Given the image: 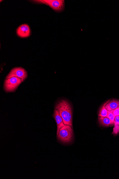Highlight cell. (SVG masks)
I'll return each instance as SVG.
<instances>
[{
  "instance_id": "obj_3",
  "label": "cell",
  "mask_w": 119,
  "mask_h": 179,
  "mask_svg": "<svg viewBox=\"0 0 119 179\" xmlns=\"http://www.w3.org/2000/svg\"><path fill=\"white\" fill-rule=\"evenodd\" d=\"M74 136L73 128L70 125H65L59 131L57 137L64 143H68L72 141Z\"/></svg>"
},
{
  "instance_id": "obj_11",
  "label": "cell",
  "mask_w": 119,
  "mask_h": 179,
  "mask_svg": "<svg viewBox=\"0 0 119 179\" xmlns=\"http://www.w3.org/2000/svg\"><path fill=\"white\" fill-rule=\"evenodd\" d=\"M113 110H111V111L108 110L107 115L106 117L108 118L113 123H114L115 116L113 115Z\"/></svg>"
},
{
  "instance_id": "obj_8",
  "label": "cell",
  "mask_w": 119,
  "mask_h": 179,
  "mask_svg": "<svg viewBox=\"0 0 119 179\" xmlns=\"http://www.w3.org/2000/svg\"><path fill=\"white\" fill-rule=\"evenodd\" d=\"M106 109L109 111H111L119 107V101L116 99L110 100L105 106Z\"/></svg>"
},
{
  "instance_id": "obj_7",
  "label": "cell",
  "mask_w": 119,
  "mask_h": 179,
  "mask_svg": "<svg viewBox=\"0 0 119 179\" xmlns=\"http://www.w3.org/2000/svg\"><path fill=\"white\" fill-rule=\"evenodd\" d=\"M53 117L54 119L57 126V136H58L59 132L60 129L65 125L63 119L57 110L55 109L54 112Z\"/></svg>"
},
{
  "instance_id": "obj_5",
  "label": "cell",
  "mask_w": 119,
  "mask_h": 179,
  "mask_svg": "<svg viewBox=\"0 0 119 179\" xmlns=\"http://www.w3.org/2000/svg\"><path fill=\"white\" fill-rule=\"evenodd\" d=\"M28 76L27 71L23 68L17 67L13 68L9 72L5 78L7 79L13 77H17L21 79L23 82L27 78Z\"/></svg>"
},
{
  "instance_id": "obj_1",
  "label": "cell",
  "mask_w": 119,
  "mask_h": 179,
  "mask_svg": "<svg viewBox=\"0 0 119 179\" xmlns=\"http://www.w3.org/2000/svg\"><path fill=\"white\" fill-rule=\"evenodd\" d=\"M55 109L58 111L65 125H72V112L71 106L68 101L62 100L57 103Z\"/></svg>"
},
{
  "instance_id": "obj_10",
  "label": "cell",
  "mask_w": 119,
  "mask_h": 179,
  "mask_svg": "<svg viewBox=\"0 0 119 179\" xmlns=\"http://www.w3.org/2000/svg\"><path fill=\"white\" fill-rule=\"evenodd\" d=\"M110 100H108L105 102L102 105L101 108H100L99 114H98V117H106L107 114V110L106 108V106Z\"/></svg>"
},
{
  "instance_id": "obj_12",
  "label": "cell",
  "mask_w": 119,
  "mask_h": 179,
  "mask_svg": "<svg viewBox=\"0 0 119 179\" xmlns=\"http://www.w3.org/2000/svg\"><path fill=\"white\" fill-rule=\"evenodd\" d=\"M119 132V125H115L113 129V134H117Z\"/></svg>"
},
{
  "instance_id": "obj_13",
  "label": "cell",
  "mask_w": 119,
  "mask_h": 179,
  "mask_svg": "<svg viewBox=\"0 0 119 179\" xmlns=\"http://www.w3.org/2000/svg\"><path fill=\"white\" fill-rule=\"evenodd\" d=\"M114 125H119V115L115 116L114 121Z\"/></svg>"
},
{
  "instance_id": "obj_9",
  "label": "cell",
  "mask_w": 119,
  "mask_h": 179,
  "mask_svg": "<svg viewBox=\"0 0 119 179\" xmlns=\"http://www.w3.org/2000/svg\"><path fill=\"white\" fill-rule=\"evenodd\" d=\"M98 121L102 126L108 127L111 125H114V123L107 117H99Z\"/></svg>"
},
{
  "instance_id": "obj_14",
  "label": "cell",
  "mask_w": 119,
  "mask_h": 179,
  "mask_svg": "<svg viewBox=\"0 0 119 179\" xmlns=\"http://www.w3.org/2000/svg\"><path fill=\"white\" fill-rule=\"evenodd\" d=\"M113 113L115 117L119 115V107L113 110Z\"/></svg>"
},
{
  "instance_id": "obj_4",
  "label": "cell",
  "mask_w": 119,
  "mask_h": 179,
  "mask_svg": "<svg viewBox=\"0 0 119 179\" xmlns=\"http://www.w3.org/2000/svg\"><path fill=\"white\" fill-rule=\"evenodd\" d=\"M21 79L16 77L5 79L4 83L3 88L7 93L15 91L22 83Z\"/></svg>"
},
{
  "instance_id": "obj_6",
  "label": "cell",
  "mask_w": 119,
  "mask_h": 179,
  "mask_svg": "<svg viewBox=\"0 0 119 179\" xmlns=\"http://www.w3.org/2000/svg\"><path fill=\"white\" fill-rule=\"evenodd\" d=\"M16 34L21 38H27L30 36L31 30L28 25L24 24L19 27L16 30Z\"/></svg>"
},
{
  "instance_id": "obj_2",
  "label": "cell",
  "mask_w": 119,
  "mask_h": 179,
  "mask_svg": "<svg viewBox=\"0 0 119 179\" xmlns=\"http://www.w3.org/2000/svg\"><path fill=\"white\" fill-rule=\"evenodd\" d=\"M31 1L38 4L47 5L57 12H62L65 9L64 0H34Z\"/></svg>"
}]
</instances>
